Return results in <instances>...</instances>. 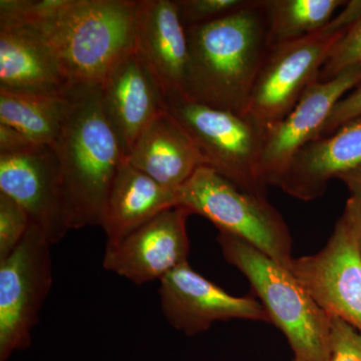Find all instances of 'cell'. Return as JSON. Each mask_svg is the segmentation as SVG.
Returning <instances> with one entry per match:
<instances>
[{"mask_svg":"<svg viewBox=\"0 0 361 361\" xmlns=\"http://www.w3.org/2000/svg\"><path fill=\"white\" fill-rule=\"evenodd\" d=\"M355 66H361V18L334 45L320 71L318 82H329Z\"/></svg>","mask_w":361,"mask_h":361,"instance_id":"cell-24","label":"cell"},{"mask_svg":"<svg viewBox=\"0 0 361 361\" xmlns=\"http://www.w3.org/2000/svg\"><path fill=\"white\" fill-rule=\"evenodd\" d=\"M185 28L203 25L236 13L249 0H175Z\"/></svg>","mask_w":361,"mask_h":361,"instance_id":"cell-23","label":"cell"},{"mask_svg":"<svg viewBox=\"0 0 361 361\" xmlns=\"http://www.w3.org/2000/svg\"><path fill=\"white\" fill-rule=\"evenodd\" d=\"M361 165V116L329 137L304 147L287 171L280 189L293 198L312 201L330 180Z\"/></svg>","mask_w":361,"mask_h":361,"instance_id":"cell-17","label":"cell"},{"mask_svg":"<svg viewBox=\"0 0 361 361\" xmlns=\"http://www.w3.org/2000/svg\"><path fill=\"white\" fill-rule=\"evenodd\" d=\"M178 206L172 191L123 160L111 184L102 227L106 246L115 245L159 214Z\"/></svg>","mask_w":361,"mask_h":361,"instance_id":"cell-19","label":"cell"},{"mask_svg":"<svg viewBox=\"0 0 361 361\" xmlns=\"http://www.w3.org/2000/svg\"><path fill=\"white\" fill-rule=\"evenodd\" d=\"M137 0H68L32 27L51 47L71 89L99 87L135 51Z\"/></svg>","mask_w":361,"mask_h":361,"instance_id":"cell-2","label":"cell"},{"mask_svg":"<svg viewBox=\"0 0 361 361\" xmlns=\"http://www.w3.org/2000/svg\"><path fill=\"white\" fill-rule=\"evenodd\" d=\"M178 206L210 221L291 270L293 239L288 226L267 198L240 189L209 166L195 172L177 191Z\"/></svg>","mask_w":361,"mask_h":361,"instance_id":"cell-6","label":"cell"},{"mask_svg":"<svg viewBox=\"0 0 361 361\" xmlns=\"http://www.w3.org/2000/svg\"><path fill=\"white\" fill-rule=\"evenodd\" d=\"M361 254V195H350L341 219Z\"/></svg>","mask_w":361,"mask_h":361,"instance_id":"cell-27","label":"cell"},{"mask_svg":"<svg viewBox=\"0 0 361 361\" xmlns=\"http://www.w3.org/2000/svg\"><path fill=\"white\" fill-rule=\"evenodd\" d=\"M290 271L323 310L361 334V254L341 220L326 245L294 258Z\"/></svg>","mask_w":361,"mask_h":361,"instance_id":"cell-12","label":"cell"},{"mask_svg":"<svg viewBox=\"0 0 361 361\" xmlns=\"http://www.w3.org/2000/svg\"><path fill=\"white\" fill-rule=\"evenodd\" d=\"M343 0H264L270 47L322 30L345 6Z\"/></svg>","mask_w":361,"mask_h":361,"instance_id":"cell-21","label":"cell"},{"mask_svg":"<svg viewBox=\"0 0 361 361\" xmlns=\"http://www.w3.org/2000/svg\"><path fill=\"white\" fill-rule=\"evenodd\" d=\"M186 30L189 61L182 92L206 106L246 115L270 49L264 0H249L236 13Z\"/></svg>","mask_w":361,"mask_h":361,"instance_id":"cell-1","label":"cell"},{"mask_svg":"<svg viewBox=\"0 0 361 361\" xmlns=\"http://www.w3.org/2000/svg\"><path fill=\"white\" fill-rule=\"evenodd\" d=\"M135 51L153 71L166 94L183 92L189 45L175 0H137Z\"/></svg>","mask_w":361,"mask_h":361,"instance_id":"cell-15","label":"cell"},{"mask_svg":"<svg viewBox=\"0 0 361 361\" xmlns=\"http://www.w3.org/2000/svg\"><path fill=\"white\" fill-rule=\"evenodd\" d=\"M360 82L361 66L329 82H315L288 115L266 128L260 160V177L266 186L280 187L297 154L319 139L334 106Z\"/></svg>","mask_w":361,"mask_h":361,"instance_id":"cell-10","label":"cell"},{"mask_svg":"<svg viewBox=\"0 0 361 361\" xmlns=\"http://www.w3.org/2000/svg\"><path fill=\"white\" fill-rule=\"evenodd\" d=\"M51 246L32 223L18 248L0 260V361L32 343L52 286Z\"/></svg>","mask_w":361,"mask_h":361,"instance_id":"cell-8","label":"cell"},{"mask_svg":"<svg viewBox=\"0 0 361 361\" xmlns=\"http://www.w3.org/2000/svg\"><path fill=\"white\" fill-rule=\"evenodd\" d=\"M184 207L168 209L115 245L106 247L104 269L135 285L161 280L188 263L190 240Z\"/></svg>","mask_w":361,"mask_h":361,"instance_id":"cell-13","label":"cell"},{"mask_svg":"<svg viewBox=\"0 0 361 361\" xmlns=\"http://www.w3.org/2000/svg\"><path fill=\"white\" fill-rule=\"evenodd\" d=\"M361 18V0L346 2L329 25L305 37L271 47L252 90L246 115L261 127L274 125L318 82L338 40Z\"/></svg>","mask_w":361,"mask_h":361,"instance_id":"cell-5","label":"cell"},{"mask_svg":"<svg viewBox=\"0 0 361 361\" xmlns=\"http://www.w3.org/2000/svg\"><path fill=\"white\" fill-rule=\"evenodd\" d=\"M125 160L172 191L207 166L191 135L168 111L149 123Z\"/></svg>","mask_w":361,"mask_h":361,"instance_id":"cell-18","label":"cell"},{"mask_svg":"<svg viewBox=\"0 0 361 361\" xmlns=\"http://www.w3.org/2000/svg\"><path fill=\"white\" fill-rule=\"evenodd\" d=\"M361 116V82L356 85L345 94L341 101L334 106L324 127H323L322 137H329L341 129L346 123L355 120Z\"/></svg>","mask_w":361,"mask_h":361,"instance_id":"cell-26","label":"cell"},{"mask_svg":"<svg viewBox=\"0 0 361 361\" xmlns=\"http://www.w3.org/2000/svg\"><path fill=\"white\" fill-rule=\"evenodd\" d=\"M291 361H301V360H296V358H293V360H291Z\"/></svg>","mask_w":361,"mask_h":361,"instance_id":"cell-30","label":"cell"},{"mask_svg":"<svg viewBox=\"0 0 361 361\" xmlns=\"http://www.w3.org/2000/svg\"><path fill=\"white\" fill-rule=\"evenodd\" d=\"M33 142L18 130L0 123V154L14 153L27 148Z\"/></svg>","mask_w":361,"mask_h":361,"instance_id":"cell-28","label":"cell"},{"mask_svg":"<svg viewBox=\"0 0 361 361\" xmlns=\"http://www.w3.org/2000/svg\"><path fill=\"white\" fill-rule=\"evenodd\" d=\"M223 256L245 275L270 322L283 332L301 361H326L331 315L322 310L292 274L243 240L219 233Z\"/></svg>","mask_w":361,"mask_h":361,"instance_id":"cell-4","label":"cell"},{"mask_svg":"<svg viewBox=\"0 0 361 361\" xmlns=\"http://www.w3.org/2000/svg\"><path fill=\"white\" fill-rule=\"evenodd\" d=\"M99 97L125 159L149 123L168 111L165 90L135 51L99 85Z\"/></svg>","mask_w":361,"mask_h":361,"instance_id":"cell-14","label":"cell"},{"mask_svg":"<svg viewBox=\"0 0 361 361\" xmlns=\"http://www.w3.org/2000/svg\"><path fill=\"white\" fill-rule=\"evenodd\" d=\"M51 147L63 171L73 230L101 226L111 184L125 157L104 115L99 87L71 90L70 110Z\"/></svg>","mask_w":361,"mask_h":361,"instance_id":"cell-3","label":"cell"},{"mask_svg":"<svg viewBox=\"0 0 361 361\" xmlns=\"http://www.w3.org/2000/svg\"><path fill=\"white\" fill-rule=\"evenodd\" d=\"M326 361H361V334L341 318L331 315Z\"/></svg>","mask_w":361,"mask_h":361,"instance_id":"cell-25","label":"cell"},{"mask_svg":"<svg viewBox=\"0 0 361 361\" xmlns=\"http://www.w3.org/2000/svg\"><path fill=\"white\" fill-rule=\"evenodd\" d=\"M32 225L25 209L6 195L0 193V260L13 253Z\"/></svg>","mask_w":361,"mask_h":361,"instance_id":"cell-22","label":"cell"},{"mask_svg":"<svg viewBox=\"0 0 361 361\" xmlns=\"http://www.w3.org/2000/svg\"><path fill=\"white\" fill-rule=\"evenodd\" d=\"M161 312L173 329L192 336L207 331L215 322L232 319L271 323L262 303L237 297L202 276L189 262L160 280Z\"/></svg>","mask_w":361,"mask_h":361,"instance_id":"cell-11","label":"cell"},{"mask_svg":"<svg viewBox=\"0 0 361 361\" xmlns=\"http://www.w3.org/2000/svg\"><path fill=\"white\" fill-rule=\"evenodd\" d=\"M0 193L25 209L51 245L73 230L68 190L52 147L32 144L0 154Z\"/></svg>","mask_w":361,"mask_h":361,"instance_id":"cell-9","label":"cell"},{"mask_svg":"<svg viewBox=\"0 0 361 361\" xmlns=\"http://www.w3.org/2000/svg\"><path fill=\"white\" fill-rule=\"evenodd\" d=\"M0 90L63 96L73 89L39 30L18 25L0 26Z\"/></svg>","mask_w":361,"mask_h":361,"instance_id":"cell-16","label":"cell"},{"mask_svg":"<svg viewBox=\"0 0 361 361\" xmlns=\"http://www.w3.org/2000/svg\"><path fill=\"white\" fill-rule=\"evenodd\" d=\"M337 179L345 185L350 195H361V165L339 176Z\"/></svg>","mask_w":361,"mask_h":361,"instance_id":"cell-29","label":"cell"},{"mask_svg":"<svg viewBox=\"0 0 361 361\" xmlns=\"http://www.w3.org/2000/svg\"><path fill=\"white\" fill-rule=\"evenodd\" d=\"M166 99L169 113L191 135L207 166L243 191L266 198L260 177L264 128L248 115L206 106L182 92H168Z\"/></svg>","mask_w":361,"mask_h":361,"instance_id":"cell-7","label":"cell"},{"mask_svg":"<svg viewBox=\"0 0 361 361\" xmlns=\"http://www.w3.org/2000/svg\"><path fill=\"white\" fill-rule=\"evenodd\" d=\"M71 90L63 96L23 94L0 90V123L33 144L52 146L70 110Z\"/></svg>","mask_w":361,"mask_h":361,"instance_id":"cell-20","label":"cell"}]
</instances>
